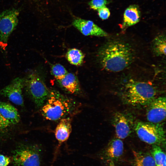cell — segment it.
<instances>
[{"mask_svg": "<svg viewBox=\"0 0 166 166\" xmlns=\"http://www.w3.org/2000/svg\"><path fill=\"white\" fill-rule=\"evenodd\" d=\"M11 124L10 123L3 117L0 113V130L7 128Z\"/></svg>", "mask_w": 166, "mask_h": 166, "instance_id": "24", "label": "cell"}, {"mask_svg": "<svg viewBox=\"0 0 166 166\" xmlns=\"http://www.w3.org/2000/svg\"><path fill=\"white\" fill-rule=\"evenodd\" d=\"M19 14L18 10L14 8L0 13V41L7 42L9 37L18 25Z\"/></svg>", "mask_w": 166, "mask_h": 166, "instance_id": "6", "label": "cell"}, {"mask_svg": "<svg viewBox=\"0 0 166 166\" xmlns=\"http://www.w3.org/2000/svg\"><path fill=\"white\" fill-rule=\"evenodd\" d=\"M113 123L117 137L121 139L127 137L131 132L129 122L124 115L117 112L113 116Z\"/></svg>", "mask_w": 166, "mask_h": 166, "instance_id": "12", "label": "cell"}, {"mask_svg": "<svg viewBox=\"0 0 166 166\" xmlns=\"http://www.w3.org/2000/svg\"><path fill=\"white\" fill-rule=\"evenodd\" d=\"M124 150L123 143L118 138L112 139L101 154V158L108 166H112L121 158Z\"/></svg>", "mask_w": 166, "mask_h": 166, "instance_id": "7", "label": "cell"}, {"mask_svg": "<svg viewBox=\"0 0 166 166\" xmlns=\"http://www.w3.org/2000/svg\"><path fill=\"white\" fill-rule=\"evenodd\" d=\"M71 121L69 117L64 118L60 120L57 126L55 135L59 143L65 141L68 139L72 131Z\"/></svg>", "mask_w": 166, "mask_h": 166, "instance_id": "14", "label": "cell"}, {"mask_svg": "<svg viewBox=\"0 0 166 166\" xmlns=\"http://www.w3.org/2000/svg\"><path fill=\"white\" fill-rule=\"evenodd\" d=\"M10 162L9 158L0 154V166H7Z\"/></svg>", "mask_w": 166, "mask_h": 166, "instance_id": "25", "label": "cell"}, {"mask_svg": "<svg viewBox=\"0 0 166 166\" xmlns=\"http://www.w3.org/2000/svg\"><path fill=\"white\" fill-rule=\"evenodd\" d=\"M73 26L82 34L86 36L106 37L107 33L93 21L81 18L74 19Z\"/></svg>", "mask_w": 166, "mask_h": 166, "instance_id": "11", "label": "cell"}, {"mask_svg": "<svg viewBox=\"0 0 166 166\" xmlns=\"http://www.w3.org/2000/svg\"><path fill=\"white\" fill-rule=\"evenodd\" d=\"M0 113L11 124H16L20 121V116L17 109L9 103L0 102Z\"/></svg>", "mask_w": 166, "mask_h": 166, "instance_id": "16", "label": "cell"}, {"mask_svg": "<svg viewBox=\"0 0 166 166\" xmlns=\"http://www.w3.org/2000/svg\"><path fill=\"white\" fill-rule=\"evenodd\" d=\"M77 106L71 98L56 90L50 89L48 97L41 108V112L47 120L56 121L72 113Z\"/></svg>", "mask_w": 166, "mask_h": 166, "instance_id": "2", "label": "cell"}, {"mask_svg": "<svg viewBox=\"0 0 166 166\" xmlns=\"http://www.w3.org/2000/svg\"><path fill=\"white\" fill-rule=\"evenodd\" d=\"M24 79L17 77L0 91V94L8 98L12 103L20 106L23 105L22 90Z\"/></svg>", "mask_w": 166, "mask_h": 166, "instance_id": "10", "label": "cell"}, {"mask_svg": "<svg viewBox=\"0 0 166 166\" xmlns=\"http://www.w3.org/2000/svg\"><path fill=\"white\" fill-rule=\"evenodd\" d=\"M132 166H156L154 159L151 153L147 152L133 151Z\"/></svg>", "mask_w": 166, "mask_h": 166, "instance_id": "17", "label": "cell"}, {"mask_svg": "<svg viewBox=\"0 0 166 166\" xmlns=\"http://www.w3.org/2000/svg\"><path fill=\"white\" fill-rule=\"evenodd\" d=\"M97 58L103 69L117 72L124 69L132 63L135 54L129 44L116 39L109 41L101 46L98 51Z\"/></svg>", "mask_w": 166, "mask_h": 166, "instance_id": "1", "label": "cell"}, {"mask_svg": "<svg viewBox=\"0 0 166 166\" xmlns=\"http://www.w3.org/2000/svg\"><path fill=\"white\" fill-rule=\"evenodd\" d=\"M99 17L102 20L107 19L110 15L109 9L105 6L97 10Z\"/></svg>", "mask_w": 166, "mask_h": 166, "instance_id": "23", "label": "cell"}, {"mask_svg": "<svg viewBox=\"0 0 166 166\" xmlns=\"http://www.w3.org/2000/svg\"><path fill=\"white\" fill-rule=\"evenodd\" d=\"M107 0H91L89 2L88 5L92 9L98 10L105 6Z\"/></svg>", "mask_w": 166, "mask_h": 166, "instance_id": "22", "label": "cell"}, {"mask_svg": "<svg viewBox=\"0 0 166 166\" xmlns=\"http://www.w3.org/2000/svg\"><path fill=\"white\" fill-rule=\"evenodd\" d=\"M156 94L155 88L146 82L131 80L125 86V98L132 105H148L156 98Z\"/></svg>", "mask_w": 166, "mask_h": 166, "instance_id": "3", "label": "cell"}, {"mask_svg": "<svg viewBox=\"0 0 166 166\" xmlns=\"http://www.w3.org/2000/svg\"><path fill=\"white\" fill-rule=\"evenodd\" d=\"M65 57L68 61L71 64L80 66L83 63L85 56L80 50L74 48L68 50Z\"/></svg>", "mask_w": 166, "mask_h": 166, "instance_id": "19", "label": "cell"}, {"mask_svg": "<svg viewBox=\"0 0 166 166\" xmlns=\"http://www.w3.org/2000/svg\"><path fill=\"white\" fill-rule=\"evenodd\" d=\"M134 129L143 142L152 145L165 146V132L160 124L138 121L135 124Z\"/></svg>", "mask_w": 166, "mask_h": 166, "instance_id": "4", "label": "cell"}, {"mask_svg": "<svg viewBox=\"0 0 166 166\" xmlns=\"http://www.w3.org/2000/svg\"><path fill=\"white\" fill-rule=\"evenodd\" d=\"M51 72L57 81L62 79L68 73L66 69L60 64H56L52 66Z\"/></svg>", "mask_w": 166, "mask_h": 166, "instance_id": "21", "label": "cell"}, {"mask_svg": "<svg viewBox=\"0 0 166 166\" xmlns=\"http://www.w3.org/2000/svg\"><path fill=\"white\" fill-rule=\"evenodd\" d=\"M140 17L138 6L135 5L130 6L125 10L124 14L122 28H126L136 24L139 21Z\"/></svg>", "mask_w": 166, "mask_h": 166, "instance_id": "15", "label": "cell"}, {"mask_svg": "<svg viewBox=\"0 0 166 166\" xmlns=\"http://www.w3.org/2000/svg\"><path fill=\"white\" fill-rule=\"evenodd\" d=\"M150 153L154 159L156 166H166V154L161 146L152 145Z\"/></svg>", "mask_w": 166, "mask_h": 166, "instance_id": "20", "label": "cell"}, {"mask_svg": "<svg viewBox=\"0 0 166 166\" xmlns=\"http://www.w3.org/2000/svg\"><path fill=\"white\" fill-rule=\"evenodd\" d=\"M57 81L64 90L70 94H78L81 91L78 79L72 73H68L63 78Z\"/></svg>", "mask_w": 166, "mask_h": 166, "instance_id": "13", "label": "cell"}, {"mask_svg": "<svg viewBox=\"0 0 166 166\" xmlns=\"http://www.w3.org/2000/svg\"><path fill=\"white\" fill-rule=\"evenodd\" d=\"M147 106V119L148 122L160 124L166 117V98L160 97L155 98Z\"/></svg>", "mask_w": 166, "mask_h": 166, "instance_id": "8", "label": "cell"}, {"mask_svg": "<svg viewBox=\"0 0 166 166\" xmlns=\"http://www.w3.org/2000/svg\"><path fill=\"white\" fill-rule=\"evenodd\" d=\"M152 50L156 56L166 55V37L164 35L157 36L153 40L152 45Z\"/></svg>", "mask_w": 166, "mask_h": 166, "instance_id": "18", "label": "cell"}, {"mask_svg": "<svg viewBox=\"0 0 166 166\" xmlns=\"http://www.w3.org/2000/svg\"><path fill=\"white\" fill-rule=\"evenodd\" d=\"M14 162L20 166H40V157L38 149L24 148L16 150L13 156Z\"/></svg>", "mask_w": 166, "mask_h": 166, "instance_id": "9", "label": "cell"}, {"mask_svg": "<svg viewBox=\"0 0 166 166\" xmlns=\"http://www.w3.org/2000/svg\"><path fill=\"white\" fill-rule=\"evenodd\" d=\"M24 86L38 108H41L50 92L42 79L36 73L33 72L24 79Z\"/></svg>", "mask_w": 166, "mask_h": 166, "instance_id": "5", "label": "cell"}]
</instances>
